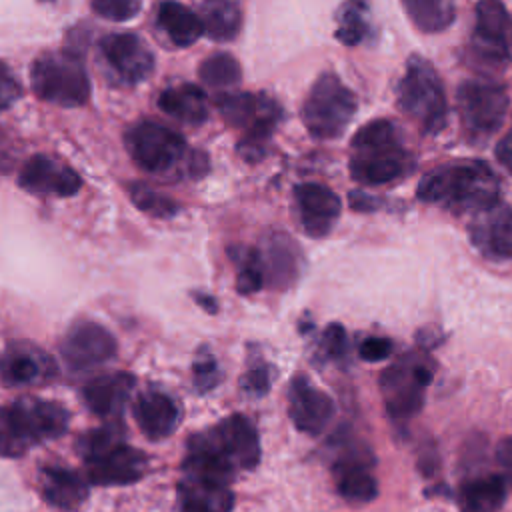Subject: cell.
I'll list each match as a JSON object with an SVG mask.
<instances>
[{"mask_svg": "<svg viewBox=\"0 0 512 512\" xmlns=\"http://www.w3.org/2000/svg\"><path fill=\"white\" fill-rule=\"evenodd\" d=\"M322 350L330 358H340L346 352V332L340 324H330L322 334Z\"/></svg>", "mask_w": 512, "mask_h": 512, "instance_id": "cell-43", "label": "cell"}, {"mask_svg": "<svg viewBox=\"0 0 512 512\" xmlns=\"http://www.w3.org/2000/svg\"><path fill=\"white\" fill-rule=\"evenodd\" d=\"M30 442L18 430L10 410L0 408V456L16 458L28 450Z\"/></svg>", "mask_w": 512, "mask_h": 512, "instance_id": "cell-37", "label": "cell"}, {"mask_svg": "<svg viewBox=\"0 0 512 512\" xmlns=\"http://www.w3.org/2000/svg\"><path fill=\"white\" fill-rule=\"evenodd\" d=\"M496 456L500 460L502 466L512 468V438H504L498 448H496Z\"/></svg>", "mask_w": 512, "mask_h": 512, "instance_id": "cell-45", "label": "cell"}, {"mask_svg": "<svg viewBox=\"0 0 512 512\" xmlns=\"http://www.w3.org/2000/svg\"><path fill=\"white\" fill-rule=\"evenodd\" d=\"M356 94L332 72L316 78L304 104L302 122L318 140L338 138L356 114Z\"/></svg>", "mask_w": 512, "mask_h": 512, "instance_id": "cell-6", "label": "cell"}, {"mask_svg": "<svg viewBox=\"0 0 512 512\" xmlns=\"http://www.w3.org/2000/svg\"><path fill=\"white\" fill-rule=\"evenodd\" d=\"M496 156L498 160L512 172V136L508 134L504 140L498 142L496 146Z\"/></svg>", "mask_w": 512, "mask_h": 512, "instance_id": "cell-44", "label": "cell"}, {"mask_svg": "<svg viewBox=\"0 0 512 512\" xmlns=\"http://www.w3.org/2000/svg\"><path fill=\"white\" fill-rule=\"evenodd\" d=\"M100 52L116 76L128 84L146 80L154 70V54L132 32H112L100 40Z\"/></svg>", "mask_w": 512, "mask_h": 512, "instance_id": "cell-14", "label": "cell"}, {"mask_svg": "<svg viewBox=\"0 0 512 512\" xmlns=\"http://www.w3.org/2000/svg\"><path fill=\"white\" fill-rule=\"evenodd\" d=\"M128 194H130V200L142 212H146L154 218H172L180 210V206L170 196H164L162 192L154 190L152 186H148L144 182L130 184Z\"/></svg>", "mask_w": 512, "mask_h": 512, "instance_id": "cell-35", "label": "cell"}, {"mask_svg": "<svg viewBox=\"0 0 512 512\" xmlns=\"http://www.w3.org/2000/svg\"><path fill=\"white\" fill-rule=\"evenodd\" d=\"M188 446L210 452L232 470H250L260 460L258 432L254 424L242 414H232L218 422L212 430L194 434Z\"/></svg>", "mask_w": 512, "mask_h": 512, "instance_id": "cell-8", "label": "cell"}, {"mask_svg": "<svg viewBox=\"0 0 512 512\" xmlns=\"http://www.w3.org/2000/svg\"><path fill=\"white\" fill-rule=\"evenodd\" d=\"M134 418L144 436L150 440H162L174 432L180 412L168 394L160 390H146L134 402Z\"/></svg>", "mask_w": 512, "mask_h": 512, "instance_id": "cell-23", "label": "cell"}, {"mask_svg": "<svg viewBox=\"0 0 512 512\" xmlns=\"http://www.w3.org/2000/svg\"><path fill=\"white\" fill-rule=\"evenodd\" d=\"M402 6L422 32H440L454 20V4L448 0H404Z\"/></svg>", "mask_w": 512, "mask_h": 512, "instance_id": "cell-31", "label": "cell"}, {"mask_svg": "<svg viewBox=\"0 0 512 512\" xmlns=\"http://www.w3.org/2000/svg\"><path fill=\"white\" fill-rule=\"evenodd\" d=\"M366 6L364 4H344L338 10L336 16V32L334 36L338 42L346 46L360 44L368 34V22H366Z\"/></svg>", "mask_w": 512, "mask_h": 512, "instance_id": "cell-34", "label": "cell"}, {"mask_svg": "<svg viewBox=\"0 0 512 512\" xmlns=\"http://www.w3.org/2000/svg\"><path fill=\"white\" fill-rule=\"evenodd\" d=\"M10 414L30 444L62 436L70 422V414L62 404L34 396L18 398L12 404Z\"/></svg>", "mask_w": 512, "mask_h": 512, "instance_id": "cell-15", "label": "cell"}, {"mask_svg": "<svg viewBox=\"0 0 512 512\" xmlns=\"http://www.w3.org/2000/svg\"><path fill=\"white\" fill-rule=\"evenodd\" d=\"M90 6L98 16L114 22L130 20L142 8L140 2H132V0H94Z\"/></svg>", "mask_w": 512, "mask_h": 512, "instance_id": "cell-38", "label": "cell"}, {"mask_svg": "<svg viewBox=\"0 0 512 512\" xmlns=\"http://www.w3.org/2000/svg\"><path fill=\"white\" fill-rule=\"evenodd\" d=\"M124 144L134 164L144 172L164 174L182 160H188L186 140L178 132L152 120L134 124L124 134Z\"/></svg>", "mask_w": 512, "mask_h": 512, "instance_id": "cell-9", "label": "cell"}, {"mask_svg": "<svg viewBox=\"0 0 512 512\" xmlns=\"http://www.w3.org/2000/svg\"><path fill=\"white\" fill-rule=\"evenodd\" d=\"M54 376L52 358L30 342H12L0 354V380L8 386L40 384Z\"/></svg>", "mask_w": 512, "mask_h": 512, "instance_id": "cell-18", "label": "cell"}, {"mask_svg": "<svg viewBox=\"0 0 512 512\" xmlns=\"http://www.w3.org/2000/svg\"><path fill=\"white\" fill-rule=\"evenodd\" d=\"M510 136H512V132H510Z\"/></svg>", "mask_w": 512, "mask_h": 512, "instance_id": "cell-47", "label": "cell"}, {"mask_svg": "<svg viewBox=\"0 0 512 512\" xmlns=\"http://www.w3.org/2000/svg\"><path fill=\"white\" fill-rule=\"evenodd\" d=\"M18 184L36 196H74L82 188L78 172L52 156L34 154L30 156L18 176Z\"/></svg>", "mask_w": 512, "mask_h": 512, "instance_id": "cell-16", "label": "cell"}, {"mask_svg": "<svg viewBox=\"0 0 512 512\" xmlns=\"http://www.w3.org/2000/svg\"><path fill=\"white\" fill-rule=\"evenodd\" d=\"M34 94L62 108H78L90 100L92 84L82 58L72 50L46 52L30 68Z\"/></svg>", "mask_w": 512, "mask_h": 512, "instance_id": "cell-4", "label": "cell"}, {"mask_svg": "<svg viewBox=\"0 0 512 512\" xmlns=\"http://www.w3.org/2000/svg\"><path fill=\"white\" fill-rule=\"evenodd\" d=\"M218 374H220L218 364L212 356L204 354L196 360V364H194V384L200 392H206V390L214 388L216 382H218Z\"/></svg>", "mask_w": 512, "mask_h": 512, "instance_id": "cell-41", "label": "cell"}, {"mask_svg": "<svg viewBox=\"0 0 512 512\" xmlns=\"http://www.w3.org/2000/svg\"><path fill=\"white\" fill-rule=\"evenodd\" d=\"M146 470V456L126 444L86 462V476L92 484L118 486L132 484L142 478Z\"/></svg>", "mask_w": 512, "mask_h": 512, "instance_id": "cell-20", "label": "cell"}, {"mask_svg": "<svg viewBox=\"0 0 512 512\" xmlns=\"http://www.w3.org/2000/svg\"><path fill=\"white\" fill-rule=\"evenodd\" d=\"M200 22L208 38L216 42H228L236 38L242 24V14L234 2H208L202 6Z\"/></svg>", "mask_w": 512, "mask_h": 512, "instance_id": "cell-30", "label": "cell"}, {"mask_svg": "<svg viewBox=\"0 0 512 512\" xmlns=\"http://www.w3.org/2000/svg\"><path fill=\"white\" fill-rule=\"evenodd\" d=\"M60 354L74 370L92 368L108 362L116 354V340L104 326L92 320H80L64 334Z\"/></svg>", "mask_w": 512, "mask_h": 512, "instance_id": "cell-13", "label": "cell"}, {"mask_svg": "<svg viewBox=\"0 0 512 512\" xmlns=\"http://www.w3.org/2000/svg\"><path fill=\"white\" fill-rule=\"evenodd\" d=\"M392 348H394L392 340H388L384 336H368L366 340H362L358 352H360L362 360L380 362L392 354Z\"/></svg>", "mask_w": 512, "mask_h": 512, "instance_id": "cell-42", "label": "cell"}, {"mask_svg": "<svg viewBox=\"0 0 512 512\" xmlns=\"http://www.w3.org/2000/svg\"><path fill=\"white\" fill-rule=\"evenodd\" d=\"M432 382V368L420 360L406 356L392 364L380 378L384 406L396 420L412 418L424 402V390Z\"/></svg>", "mask_w": 512, "mask_h": 512, "instance_id": "cell-11", "label": "cell"}, {"mask_svg": "<svg viewBox=\"0 0 512 512\" xmlns=\"http://www.w3.org/2000/svg\"><path fill=\"white\" fill-rule=\"evenodd\" d=\"M264 276L268 272V280L276 288L290 286L300 268V250L288 234L276 232L266 238V248L260 254Z\"/></svg>", "mask_w": 512, "mask_h": 512, "instance_id": "cell-25", "label": "cell"}, {"mask_svg": "<svg viewBox=\"0 0 512 512\" xmlns=\"http://www.w3.org/2000/svg\"><path fill=\"white\" fill-rule=\"evenodd\" d=\"M198 76L204 84H208L212 88H228V86H234L240 82L242 70H240L238 60L232 54L216 52L200 64Z\"/></svg>", "mask_w": 512, "mask_h": 512, "instance_id": "cell-32", "label": "cell"}, {"mask_svg": "<svg viewBox=\"0 0 512 512\" xmlns=\"http://www.w3.org/2000/svg\"><path fill=\"white\" fill-rule=\"evenodd\" d=\"M416 194L424 202L478 212L498 202V180L480 160L442 164L422 176Z\"/></svg>", "mask_w": 512, "mask_h": 512, "instance_id": "cell-1", "label": "cell"}, {"mask_svg": "<svg viewBox=\"0 0 512 512\" xmlns=\"http://www.w3.org/2000/svg\"><path fill=\"white\" fill-rule=\"evenodd\" d=\"M464 134L474 142L490 140L508 114V92L494 80H464L456 92Z\"/></svg>", "mask_w": 512, "mask_h": 512, "instance_id": "cell-7", "label": "cell"}, {"mask_svg": "<svg viewBox=\"0 0 512 512\" xmlns=\"http://www.w3.org/2000/svg\"><path fill=\"white\" fill-rule=\"evenodd\" d=\"M302 230L312 238L326 236L340 216V198L328 186L304 182L294 188Z\"/></svg>", "mask_w": 512, "mask_h": 512, "instance_id": "cell-19", "label": "cell"}, {"mask_svg": "<svg viewBox=\"0 0 512 512\" xmlns=\"http://www.w3.org/2000/svg\"><path fill=\"white\" fill-rule=\"evenodd\" d=\"M220 116L234 128L244 130V138L238 144V154L248 162H256L264 156L266 144L282 120L280 104L266 94L232 92L216 98Z\"/></svg>", "mask_w": 512, "mask_h": 512, "instance_id": "cell-3", "label": "cell"}, {"mask_svg": "<svg viewBox=\"0 0 512 512\" xmlns=\"http://www.w3.org/2000/svg\"><path fill=\"white\" fill-rule=\"evenodd\" d=\"M334 482H336L338 494L348 502L364 504L374 500L378 494V484L368 468L366 458L358 456L356 452L336 460Z\"/></svg>", "mask_w": 512, "mask_h": 512, "instance_id": "cell-24", "label": "cell"}, {"mask_svg": "<svg viewBox=\"0 0 512 512\" xmlns=\"http://www.w3.org/2000/svg\"><path fill=\"white\" fill-rule=\"evenodd\" d=\"M158 24L170 38L174 46H190L194 44L202 34V22L200 18L184 4L178 2H164L158 8Z\"/></svg>", "mask_w": 512, "mask_h": 512, "instance_id": "cell-29", "label": "cell"}, {"mask_svg": "<svg viewBox=\"0 0 512 512\" xmlns=\"http://www.w3.org/2000/svg\"><path fill=\"white\" fill-rule=\"evenodd\" d=\"M398 104L424 132L436 134L448 116L446 92L434 66L422 56H410L398 84Z\"/></svg>", "mask_w": 512, "mask_h": 512, "instance_id": "cell-5", "label": "cell"}, {"mask_svg": "<svg viewBox=\"0 0 512 512\" xmlns=\"http://www.w3.org/2000/svg\"><path fill=\"white\" fill-rule=\"evenodd\" d=\"M468 234L476 250L490 260L512 258V206L498 200L472 214Z\"/></svg>", "mask_w": 512, "mask_h": 512, "instance_id": "cell-12", "label": "cell"}, {"mask_svg": "<svg viewBox=\"0 0 512 512\" xmlns=\"http://www.w3.org/2000/svg\"><path fill=\"white\" fill-rule=\"evenodd\" d=\"M288 414L300 432L316 436L330 424L334 402L324 390L314 386L308 376L298 374L288 388Z\"/></svg>", "mask_w": 512, "mask_h": 512, "instance_id": "cell-17", "label": "cell"}, {"mask_svg": "<svg viewBox=\"0 0 512 512\" xmlns=\"http://www.w3.org/2000/svg\"><path fill=\"white\" fill-rule=\"evenodd\" d=\"M198 302H204L202 306H204L206 310H210V312H214V310H216V306H214V304H216V300H212V298H206V296H202V294H200V296H198Z\"/></svg>", "mask_w": 512, "mask_h": 512, "instance_id": "cell-46", "label": "cell"}, {"mask_svg": "<svg viewBox=\"0 0 512 512\" xmlns=\"http://www.w3.org/2000/svg\"><path fill=\"white\" fill-rule=\"evenodd\" d=\"M182 512H230L234 494L226 482L184 472L178 484Z\"/></svg>", "mask_w": 512, "mask_h": 512, "instance_id": "cell-21", "label": "cell"}, {"mask_svg": "<svg viewBox=\"0 0 512 512\" xmlns=\"http://www.w3.org/2000/svg\"><path fill=\"white\" fill-rule=\"evenodd\" d=\"M506 500V480L490 474L462 484L458 504L462 512H498Z\"/></svg>", "mask_w": 512, "mask_h": 512, "instance_id": "cell-28", "label": "cell"}, {"mask_svg": "<svg viewBox=\"0 0 512 512\" xmlns=\"http://www.w3.org/2000/svg\"><path fill=\"white\" fill-rule=\"evenodd\" d=\"M476 22L470 48L488 68H504L512 60V14L496 0H482L474 8Z\"/></svg>", "mask_w": 512, "mask_h": 512, "instance_id": "cell-10", "label": "cell"}, {"mask_svg": "<svg viewBox=\"0 0 512 512\" xmlns=\"http://www.w3.org/2000/svg\"><path fill=\"white\" fill-rule=\"evenodd\" d=\"M22 96V86L8 64L0 60V112L10 108Z\"/></svg>", "mask_w": 512, "mask_h": 512, "instance_id": "cell-40", "label": "cell"}, {"mask_svg": "<svg viewBox=\"0 0 512 512\" xmlns=\"http://www.w3.org/2000/svg\"><path fill=\"white\" fill-rule=\"evenodd\" d=\"M270 380H272L270 368L260 364V366H254V368L246 370V374L240 380V386L246 394H250L254 398H260L270 390Z\"/></svg>", "mask_w": 512, "mask_h": 512, "instance_id": "cell-39", "label": "cell"}, {"mask_svg": "<svg viewBox=\"0 0 512 512\" xmlns=\"http://www.w3.org/2000/svg\"><path fill=\"white\" fill-rule=\"evenodd\" d=\"M124 438V428L120 426V422H108L100 428H94L86 434L80 436L78 440V452L82 454V458L86 462L122 446Z\"/></svg>", "mask_w": 512, "mask_h": 512, "instance_id": "cell-33", "label": "cell"}, {"mask_svg": "<svg viewBox=\"0 0 512 512\" xmlns=\"http://www.w3.org/2000/svg\"><path fill=\"white\" fill-rule=\"evenodd\" d=\"M234 260L240 264V272L236 276V290L240 294H254L264 284V268L260 252L252 248H234Z\"/></svg>", "mask_w": 512, "mask_h": 512, "instance_id": "cell-36", "label": "cell"}, {"mask_svg": "<svg viewBox=\"0 0 512 512\" xmlns=\"http://www.w3.org/2000/svg\"><path fill=\"white\" fill-rule=\"evenodd\" d=\"M158 106L184 124H202L208 118L206 94L188 82L166 88L158 98Z\"/></svg>", "mask_w": 512, "mask_h": 512, "instance_id": "cell-27", "label": "cell"}, {"mask_svg": "<svg viewBox=\"0 0 512 512\" xmlns=\"http://www.w3.org/2000/svg\"><path fill=\"white\" fill-rule=\"evenodd\" d=\"M40 490L52 506L64 510L78 508L88 498L86 480L74 470L60 466H46L40 470Z\"/></svg>", "mask_w": 512, "mask_h": 512, "instance_id": "cell-26", "label": "cell"}, {"mask_svg": "<svg viewBox=\"0 0 512 512\" xmlns=\"http://www.w3.org/2000/svg\"><path fill=\"white\" fill-rule=\"evenodd\" d=\"M350 174L364 186H382L402 178L410 168V154L402 148L396 126L376 118L352 136Z\"/></svg>", "mask_w": 512, "mask_h": 512, "instance_id": "cell-2", "label": "cell"}, {"mask_svg": "<svg viewBox=\"0 0 512 512\" xmlns=\"http://www.w3.org/2000/svg\"><path fill=\"white\" fill-rule=\"evenodd\" d=\"M134 386L136 378L130 372H112L92 378L84 386L82 398L90 412L102 418H110L122 412L124 404L132 396Z\"/></svg>", "mask_w": 512, "mask_h": 512, "instance_id": "cell-22", "label": "cell"}]
</instances>
